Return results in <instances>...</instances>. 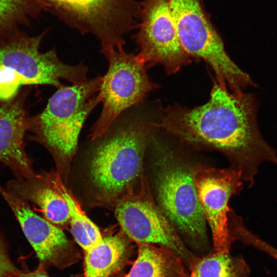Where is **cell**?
<instances>
[{"label":"cell","instance_id":"30bf717a","mask_svg":"<svg viewBox=\"0 0 277 277\" xmlns=\"http://www.w3.org/2000/svg\"><path fill=\"white\" fill-rule=\"evenodd\" d=\"M138 20L134 35L139 48L136 55L146 67L160 64L168 73H173L189 64L168 0H143Z\"/></svg>","mask_w":277,"mask_h":277},{"label":"cell","instance_id":"d6986e66","mask_svg":"<svg viewBox=\"0 0 277 277\" xmlns=\"http://www.w3.org/2000/svg\"><path fill=\"white\" fill-rule=\"evenodd\" d=\"M229 227L234 241L239 240L267 253L277 261V249L253 234L244 225L242 218L235 212L229 216Z\"/></svg>","mask_w":277,"mask_h":277},{"label":"cell","instance_id":"5b68a950","mask_svg":"<svg viewBox=\"0 0 277 277\" xmlns=\"http://www.w3.org/2000/svg\"><path fill=\"white\" fill-rule=\"evenodd\" d=\"M155 146L152 168L156 204L177 233L200 248L206 244L208 237L194 183L196 166L167 147Z\"/></svg>","mask_w":277,"mask_h":277},{"label":"cell","instance_id":"7a4b0ae2","mask_svg":"<svg viewBox=\"0 0 277 277\" xmlns=\"http://www.w3.org/2000/svg\"><path fill=\"white\" fill-rule=\"evenodd\" d=\"M141 104L122 112L93 140L86 170L94 205L114 207L146 185L144 157L155 126Z\"/></svg>","mask_w":277,"mask_h":277},{"label":"cell","instance_id":"4fadbf2b","mask_svg":"<svg viewBox=\"0 0 277 277\" xmlns=\"http://www.w3.org/2000/svg\"><path fill=\"white\" fill-rule=\"evenodd\" d=\"M25 96H16L0 104V162L19 178L27 179L36 174L24 148L27 130Z\"/></svg>","mask_w":277,"mask_h":277},{"label":"cell","instance_id":"7c38bea8","mask_svg":"<svg viewBox=\"0 0 277 277\" xmlns=\"http://www.w3.org/2000/svg\"><path fill=\"white\" fill-rule=\"evenodd\" d=\"M23 232L34 249L39 264L63 268L74 261L73 248L63 230L34 212L27 202L0 186Z\"/></svg>","mask_w":277,"mask_h":277},{"label":"cell","instance_id":"e0dca14e","mask_svg":"<svg viewBox=\"0 0 277 277\" xmlns=\"http://www.w3.org/2000/svg\"><path fill=\"white\" fill-rule=\"evenodd\" d=\"M189 277H248L250 269L242 256L214 251L197 258L189 268Z\"/></svg>","mask_w":277,"mask_h":277},{"label":"cell","instance_id":"5bb4252c","mask_svg":"<svg viewBox=\"0 0 277 277\" xmlns=\"http://www.w3.org/2000/svg\"><path fill=\"white\" fill-rule=\"evenodd\" d=\"M8 189L17 197L34 203L44 217L59 227L69 223V209L64 198L44 179L42 174L10 182Z\"/></svg>","mask_w":277,"mask_h":277},{"label":"cell","instance_id":"277c9868","mask_svg":"<svg viewBox=\"0 0 277 277\" xmlns=\"http://www.w3.org/2000/svg\"><path fill=\"white\" fill-rule=\"evenodd\" d=\"M46 32L29 36L16 31L0 38V101L12 99L23 85H47L57 89L61 80L72 84L88 80V67L83 63L63 62L55 49L41 52Z\"/></svg>","mask_w":277,"mask_h":277},{"label":"cell","instance_id":"9c48e42d","mask_svg":"<svg viewBox=\"0 0 277 277\" xmlns=\"http://www.w3.org/2000/svg\"><path fill=\"white\" fill-rule=\"evenodd\" d=\"M122 232L138 244L162 245L177 254L189 269L197 258L186 246L179 234L160 210L147 185L126 196L114 206Z\"/></svg>","mask_w":277,"mask_h":277},{"label":"cell","instance_id":"52a82bcc","mask_svg":"<svg viewBox=\"0 0 277 277\" xmlns=\"http://www.w3.org/2000/svg\"><path fill=\"white\" fill-rule=\"evenodd\" d=\"M101 52L108 68L102 77L98 95L102 109L90 130L92 141L104 133L122 112L142 103L156 87L137 55L127 52L124 47H104Z\"/></svg>","mask_w":277,"mask_h":277},{"label":"cell","instance_id":"ba28073f","mask_svg":"<svg viewBox=\"0 0 277 277\" xmlns=\"http://www.w3.org/2000/svg\"><path fill=\"white\" fill-rule=\"evenodd\" d=\"M58 16L82 34L93 35L101 47H124L125 36L136 27V0H45Z\"/></svg>","mask_w":277,"mask_h":277},{"label":"cell","instance_id":"8992f818","mask_svg":"<svg viewBox=\"0 0 277 277\" xmlns=\"http://www.w3.org/2000/svg\"><path fill=\"white\" fill-rule=\"evenodd\" d=\"M181 45L185 52L202 58L212 68L216 81L232 91L252 84L226 53L201 0H168Z\"/></svg>","mask_w":277,"mask_h":277},{"label":"cell","instance_id":"6da1fadb","mask_svg":"<svg viewBox=\"0 0 277 277\" xmlns=\"http://www.w3.org/2000/svg\"><path fill=\"white\" fill-rule=\"evenodd\" d=\"M256 106L252 94L230 92L216 81L206 104L192 109L169 106L154 125L186 144L221 151L250 187L261 163L277 165L276 150L259 129Z\"/></svg>","mask_w":277,"mask_h":277},{"label":"cell","instance_id":"2e32d148","mask_svg":"<svg viewBox=\"0 0 277 277\" xmlns=\"http://www.w3.org/2000/svg\"><path fill=\"white\" fill-rule=\"evenodd\" d=\"M49 184L65 200L69 209L71 232L84 252L100 245L103 241L98 227L88 217L72 192L65 186L56 172L42 174Z\"/></svg>","mask_w":277,"mask_h":277},{"label":"cell","instance_id":"ac0fdd59","mask_svg":"<svg viewBox=\"0 0 277 277\" xmlns=\"http://www.w3.org/2000/svg\"><path fill=\"white\" fill-rule=\"evenodd\" d=\"M49 10L45 0H0V38L18 31L19 26Z\"/></svg>","mask_w":277,"mask_h":277},{"label":"cell","instance_id":"ffe728a7","mask_svg":"<svg viewBox=\"0 0 277 277\" xmlns=\"http://www.w3.org/2000/svg\"><path fill=\"white\" fill-rule=\"evenodd\" d=\"M19 271L10 260L7 246L0 236V277H15Z\"/></svg>","mask_w":277,"mask_h":277},{"label":"cell","instance_id":"9a60e30c","mask_svg":"<svg viewBox=\"0 0 277 277\" xmlns=\"http://www.w3.org/2000/svg\"><path fill=\"white\" fill-rule=\"evenodd\" d=\"M128 238L122 232L103 238L96 247L85 252L83 277H111L125 265L130 251Z\"/></svg>","mask_w":277,"mask_h":277},{"label":"cell","instance_id":"8fae6325","mask_svg":"<svg viewBox=\"0 0 277 277\" xmlns=\"http://www.w3.org/2000/svg\"><path fill=\"white\" fill-rule=\"evenodd\" d=\"M241 172L231 167L226 169L196 166L194 183L203 214L210 228L213 251L230 252L234 241L230 233L228 206L231 197L243 187Z\"/></svg>","mask_w":277,"mask_h":277},{"label":"cell","instance_id":"3957f363","mask_svg":"<svg viewBox=\"0 0 277 277\" xmlns=\"http://www.w3.org/2000/svg\"><path fill=\"white\" fill-rule=\"evenodd\" d=\"M102 77L63 85L49 99L45 109L27 120V130L52 154L61 176L66 177L77 148L87 117L101 103Z\"/></svg>","mask_w":277,"mask_h":277},{"label":"cell","instance_id":"44dd1931","mask_svg":"<svg viewBox=\"0 0 277 277\" xmlns=\"http://www.w3.org/2000/svg\"><path fill=\"white\" fill-rule=\"evenodd\" d=\"M15 277H50L46 270V267L42 264H39L37 267L33 271L24 270L18 272Z\"/></svg>","mask_w":277,"mask_h":277}]
</instances>
